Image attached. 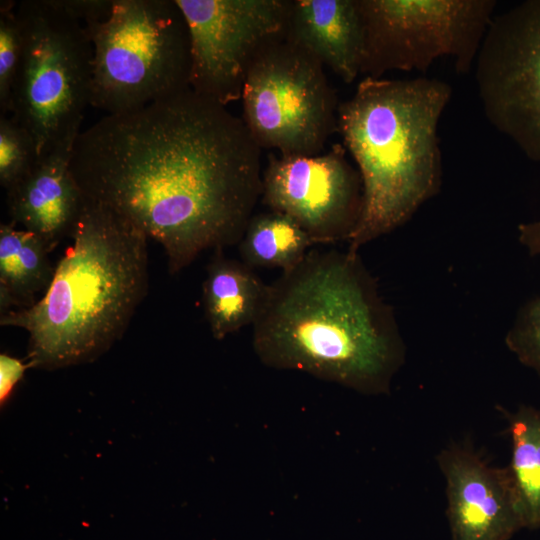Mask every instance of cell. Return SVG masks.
<instances>
[{
	"label": "cell",
	"mask_w": 540,
	"mask_h": 540,
	"mask_svg": "<svg viewBox=\"0 0 540 540\" xmlns=\"http://www.w3.org/2000/svg\"><path fill=\"white\" fill-rule=\"evenodd\" d=\"M261 150L242 118L188 88L80 132L71 170L86 198L162 246L174 275L239 244L262 196Z\"/></svg>",
	"instance_id": "obj_1"
},
{
	"label": "cell",
	"mask_w": 540,
	"mask_h": 540,
	"mask_svg": "<svg viewBox=\"0 0 540 540\" xmlns=\"http://www.w3.org/2000/svg\"><path fill=\"white\" fill-rule=\"evenodd\" d=\"M252 347L272 369L365 395L388 394L406 347L392 307L358 253L310 250L270 284Z\"/></svg>",
	"instance_id": "obj_2"
},
{
	"label": "cell",
	"mask_w": 540,
	"mask_h": 540,
	"mask_svg": "<svg viewBox=\"0 0 540 540\" xmlns=\"http://www.w3.org/2000/svg\"><path fill=\"white\" fill-rule=\"evenodd\" d=\"M53 279L31 307L0 315L24 329L31 368L94 361L121 339L148 292L147 235L113 209L86 198Z\"/></svg>",
	"instance_id": "obj_3"
},
{
	"label": "cell",
	"mask_w": 540,
	"mask_h": 540,
	"mask_svg": "<svg viewBox=\"0 0 540 540\" xmlns=\"http://www.w3.org/2000/svg\"><path fill=\"white\" fill-rule=\"evenodd\" d=\"M451 96V86L436 78L365 77L339 105L338 131L363 187L349 251L404 225L440 191L438 124Z\"/></svg>",
	"instance_id": "obj_4"
},
{
	"label": "cell",
	"mask_w": 540,
	"mask_h": 540,
	"mask_svg": "<svg viewBox=\"0 0 540 540\" xmlns=\"http://www.w3.org/2000/svg\"><path fill=\"white\" fill-rule=\"evenodd\" d=\"M84 25L91 106L124 114L190 88V37L175 0H113L105 20Z\"/></svg>",
	"instance_id": "obj_5"
},
{
	"label": "cell",
	"mask_w": 540,
	"mask_h": 540,
	"mask_svg": "<svg viewBox=\"0 0 540 540\" xmlns=\"http://www.w3.org/2000/svg\"><path fill=\"white\" fill-rule=\"evenodd\" d=\"M16 12L23 46L11 115L40 157L80 130L90 105L93 45L83 22L57 0H23Z\"/></svg>",
	"instance_id": "obj_6"
},
{
	"label": "cell",
	"mask_w": 540,
	"mask_h": 540,
	"mask_svg": "<svg viewBox=\"0 0 540 540\" xmlns=\"http://www.w3.org/2000/svg\"><path fill=\"white\" fill-rule=\"evenodd\" d=\"M323 66L286 33L253 60L242 90V120L261 149L317 155L338 131L339 105Z\"/></svg>",
	"instance_id": "obj_7"
},
{
	"label": "cell",
	"mask_w": 540,
	"mask_h": 540,
	"mask_svg": "<svg viewBox=\"0 0 540 540\" xmlns=\"http://www.w3.org/2000/svg\"><path fill=\"white\" fill-rule=\"evenodd\" d=\"M364 31L360 74L425 72L439 58L457 73L474 66L495 0H357Z\"/></svg>",
	"instance_id": "obj_8"
},
{
	"label": "cell",
	"mask_w": 540,
	"mask_h": 540,
	"mask_svg": "<svg viewBox=\"0 0 540 540\" xmlns=\"http://www.w3.org/2000/svg\"><path fill=\"white\" fill-rule=\"evenodd\" d=\"M474 66L489 123L528 159L540 161V0L495 14Z\"/></svg>",
	"instance_id": "obj_9"
},
{
	"label": "cell",
	"mask_w": 540,
	"mask_h": 540,
	"mask_svg": "<svg viewBox=\"0 0 540 540\" xmlns=\"http://www.w3.org/2000/svg\"><path fill=\"white\" fill-rule=\"evenodd\" d=\"M175 2L190 37V88L224 106L240 100L253 60L286 33L292 1Z\"/></svg>",
	"instance_id": "obj_10"
},
{
	"label": "cell",
	"mask_w": 540,
	"mask_h": 540,
	"mask_svg": "<svg viewBox=\"0 0 540 540\" xmlns=\"http://www.w3.org/2000/svg\"><path fill=\"white\" fill-rule=\"evenodd\" d=\"M262 202L287 215L314 245L349 241L359 222L363 187L346 150L317 155L271 154L263 170Z\"/></svg>",
	"instance_id": "obj_11"
},
{
	"label": "cell",
	"mask_w": 540,
	"mask_h": 540,
	"mask_svg": "<svg viewBox=\"0 0 540 540\" xmlns=\"http://www.w3.org/2000/svg\"><path fill=\"white\" fill-rule=\"evenodd\" d=\"M445 478L451 540H509L524 528L507 467L453 443L437 455Z\"/></svg>",
	"instance_id": "obj_12"
},
{
	"label": "cell",
	"mask_w": 540,
	"mask_h": 540,
	"mask_svg": "<svg viewBox=\"0 0 540 540\" xmlns=\"http://www.w3.org/2000/svg\"><path fill=\"white\" fill-rule=\"evenodd\" d=\"M75 130L40 156L31 171L7 193L11 222L40 236L52 251L70 237L86 204L71 161Z\"/></svg>",
	"instance_id": "obj_13"
},
{
	"label": "cell",
	"mask_w": 540,
	"mask_h": 540,
	"mask_svg": "<svg viewBox=\"0 0 540 540\" xmlns=\"http://www.w3.org/2000/svg\"><path fill=\"white\" fill-rule=\"evenodd\" d=\"M286 36L345 83L360 75L364 31L357 0L292 1Z\"/></svg>",
	"instance_id": "obj_14"
},
{
	"label": "cell",
	"mask_w": 540,
	"mask_h": 540,
	"mask_svg": "<svg viewBox=\"0 0 540 540\" xmlns=\"http://www.w3.org/2000/svg\"><path fill=\"white\" fill-rule=\"evenodd\" d=\"M270 290L251 267L214 250L202 285L205 316L214 339L221 341L243 327L253 326Z\"/></svg>",
	"instance_id": "obj_15"
},
{
	"label": "cell",
	"mask_w": 540,
	"mask_h": 540,
	"mask_svg": "<svg viewBox=\"0 0 540 540\" xmlns=\"http://www.w3.org/2000/svg\"><path fill=\"white\" fill-rule=\"evenodd\" d=\"M50 252L37 234L12 222L0 225V315L31 307L45 293L55 271Z\"/></svg>",
	"instance_id": "obj_16"
},
{
	"label": "cell",
	"mask_w": 540,
	"mask_h": 540,
	"mask_svg": "<svg viewBox=\"0 0 540 540\" xmlns=\"http://www.w3.org/2000/svg\"><path fill=\"white\" fill-rule=\"evenodd\" d=\"M511 441L509 472L523 527L540 528V408L501 409Z\"/></svg>",
	"instance_id": "obj_17"
},
{
	"label": "cell",
	"mask_w": 540,
	"mask_h": 540,
	"mask_svg": "<svg viewBox=\"0 0 540 540\" xmlns=\"http://www.w3.org/2000/svg\"><path fill=\"white\" fill-rule=\"evenodd\" d=\"M314 243L290 217L272 211L253 215L239 242L244 262L253 268H279L282 272L298 265Z\"/></svg>",
	"instance_id": "obj_18"
},
{
	"label": "cell",
	"mask_w": 540,
	"mask_h": 540,
	"mask_svg": "<svg viewBox=\"0 0 540 540\" xmlns=\"http://www.w3.org/2000/svg\"><path fill=\"white\" fill-rule=\"evenodd\" d=\"M38 158L30 132L12 116L0 115V184L5 191L23 179Z\"/></svg>",
	"instance_id": "obj_19"
},
{
	"label": "cell",
	"mask_w": 540,
	"mask_h": 540,
	"mask_svg": "<svg viewBox=\"0 0 540 540\" xmlns=\"http://www.w3.org/2000/svg\"><path fill=\"white\" fill-rule=\"evenodd\" d=\"M16 2L0 1V115L12 110L13 90L22 55V30Z\"/></svg>",
	"instance_id": "obj_20"
},
{
	"label": "cell",
	"mask_w": 540,
	"mask_h": 540,
	"mask_svg": "<svg viewBox=\"0 0 540 540\" xmlns=\"http://www.w3.org/2000/svg\"><path fill=\"white\" fill-rule=\"evenodd\" d=\"M505 342L523 365L540 375V295L519 310Z\"/></svg>",
	"instance_id": "obj_21"
},
{
	"label": "cell",
	"mask_w": 540,
	"mask_h": 540,
	"mask_svg": "<svg viewBox=\"0 0 540 540\" xmlns=\"http://www.w3.org/2000/svg\"><path fill=\"white\" fill-rule=\"evenodd\" d=\"M72 17L83 24L105 20L111 13L113 0H57Z\"/></svg>",
	"instance_id": "obj_22"
},
{
	"label": "cell",
	"mask_w": 540,
	"mask_h": 540,
	"mask_svg": "<svg viewBox=\"0 0 540 540\" xmlns=\"http://www.w3.org/2000/svg\"><path fill=\"white\" fill-rule=\"evenodd\" d=\"M28 368H31L28 362L23 363L22 360L5 353L0 355V403L2 407Z\"/></svg>",
	"instance_id": "obj_23"
},
{
	"label": "cell",
	"mask_w": 540,
	"mask_h": 540,
	"mask_svg": "<svg viewBox=\"0 0 540 540\" xmlns=\"http://www.w3.org/2000/svg\"><path fill=\"white\" fill-rule=\"evenodd\" d=\"M518 238L531 255H540V220L520 224Z\"/></svg>",
	"instance_id": "obj_24"
}]
</instances>
